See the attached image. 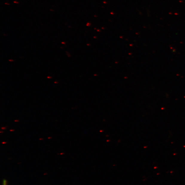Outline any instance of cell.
<instances>
[{"instance_id": "6da1fadb", "label": "cell", "mask_w": 185, "mask_h": 185, "mask_svg": "<svg viewBox=\"0 0 185 185\" xmlns=\"http://www.w3.org/2000/svg\"><path fill=\"white\" fill-rule=\"evenodd\" d=\"M13 3H17V4H19V2H17V1H13Z\"/></svg>"}, {"instance_id": "7a4b0ae2", "label": "cell", "mask_w": 185, "mask_h": 185, "mask_svg": "<svg viewBox=\"0 0 185 185\" xmlns=\"http://www.w3.org/2000/svg\"><path fill=\"white\" fill-rule=\"evenodd\" d=\"M1 129H6V128L3 127V128H2Z\"/></svg>"}, {"instance_id": "3957f363", "label": "cell", "mask_w": 185, "mask_h": 185, "mask_svg": "<svg viewBox=\"0 0 185 185\" xmlns=\"http://www.w3.org/2000/svg\"><path fill=\"white\" fill-rule=\"evenodd\" d=\"M2 143H3V144H6V142H2Z\"/></svg>"}, {"instance_id": "277c9868", "label": "cell", "mask_w": 185, "mask_h": 185, "mask_svg": "<svg viewBox=\"0 0 185 185\" xmlns=\"http://www.w3.org/2000/svg\"><path fill=\"white\" fill-rule=\"evenodd\" d=\"M5 4H8V5H9V4H7V3H5Z\"/></svg>"}, {"instance_id": "5b68a950", "label": "cell", "mask_w": 185, "mask_h": 185, "mask_svg": "<svg viewBox=\"0 0 185 185\" xmlns=\"http://www.w3.org/2000/svg\"><path fill=\"white\" fill-rule=\"evenodd\" d=\"M10 132H13V131H14V130H10Z\"/></svg>"}, {"instance_id": "8992f818", "label": "cell", "mask_w": 185, "mask_h": 185, "mask_svg": "<svg viewBox=\"0 0 185 185\" xmlns=\"http://www.w3.org/2000/svg\"><path fill=\"white\" fill-rule=\"evenodd\" d=\"M19 121V120H15V122H18V121Z\"/></svg>"}, {"instance_id": "52a82bcc", "label": "cell", "mask_w": 185, "mask_h": 185, "mask_svg": "<svg viewBox=\"0 0 185 185\" xmlns=\"http://www.w3.org/2000/svg\"><path fill=\"white\" fill-rule=\"evenodd\" d=\"M64 154V153H61V154Z\"/></svg>"}, {"instance_id": "ba28073f", "label": "cell", "mask_w": 185, "mask_h": 185, "mask_svg": "<svg viewBox=\"0 0 185 185\" xmlns=\"http://www.w3.org/2000/svg\"><path fill=\"white\" fill-rule=\"evenodd\" d=\"M39 140H43V139H40Z\"/></svg>"}]
</instances>
